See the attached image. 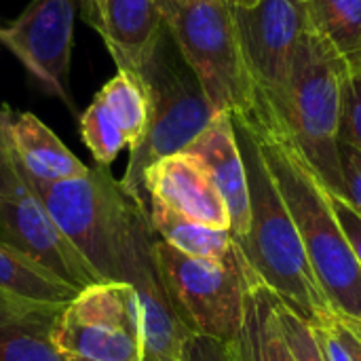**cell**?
Returning <instances> with one entry per match:
<instances>
[{"label": "cell", "mask_w": 361, "mask_h": 361, "mask_svg": "<svg viewBox=\"0 0 361 361\" xmlns=\"http://www.w3.org/2000/svg\"><path fill=\"white\" fill-rule=\"evenodd\" d=\"M341 142L361 152V72H349L345 80Z\"/></svg>", "instance_id": "obj_25"}, {"label": "cell", "mask_w": 361, "mask_h": 361, "mask_svg": "<svg viewBox=\"0 0 361 361\" xmlns=\"http://www.w3.org/2000/svg\"><path fill=\"white\" fill-rule=\"evenodd\" d=\"M336 315H338V313H336ZM338 317H341V322L345 324V328H347V330H349V332H351V334H353V336H355V338L361 343V319L345 317V315H338Z\"/></svg>", "instance_id": "obj_31"}, {"label": "cell", "mask_w": 361, "mask_h": 361, "mask_svg": "<svg viewBox=\"0 0 361 361\" xmlns=\"http://www.w3.org/2000/svg\"><path fill=\"white\" fill-rule=\"evenodd\" d=\"M6 133L19 169L38 182H59L89 171V167L32 112L6 106Z\"/></svg>", "instance_id": "obj_17"}, {"label": "cell", "mask_w": 361, "mask_h": 361, "mask_svg": "<svg viewBox=\"0 0 361 361\" xmlns=\"http://www.w3.org/2000/svg\"><path fill=\"white\" fill-rule=\"evenodd\" d=\"M118 70L137 72L163 27L157 0H78Z\"/></svg>", "instance_id": "obj_15"}, {"label": "cell", "mask_w": 361, "mask_h": 361, "mask_svg": "<svg viewBox=\"0 0 361 361\" xmlns=\"http://www.w3.org/2000/svg\"><path fill=\"white\" fill-rule=\"evenodd\" d=\"M328 201H330V207H332V212H334V216H336V220H338V224H341V228H343V233H345V237L353 250V256H355L361 269V216L345 197H341L336 192L328 190Z\"/></svg>", "instance_id": "obj_26"}, {"label": "cell", "mask_w": 361, "mask_h": 361, "mask_svg": "<svg viewBox=\"0 0 361 361\" xmlns=\"http://www.w3.org/2000/svg\"><path fill=\"white\" fill-rule=\"evenodd\" d=\"M97 97L118 123L129 148H133L144 137L148 125V102L137 76L127 70H116V74L99 89Z\"/></svg>", "instance_id": "obj_22"}, {"label": "cell", "mask_w": 361, "mask_h": 361, "mask_svg": "<svg viewBox=\"0 0 361 361\" xmlns=\"http://www.w3.org/2000/svg\"><path fill=\"white\" fill-rule=\"evenodd\" d=\"M133 74L146 93L148 125L144 137L129 148V163L118 182L137 205L146 207V169L165 157L184 152L220 112L209 104L165 23Z\"/></svg>", "instance_id": "obj_3"}, {"label": "cell", "mask_w": 361, "mask_h": 361, "mask_svg": "<svg viewBox=\"0 0 361 361\" xmlns=\"http://www.w3.org/2000/svg\"><path fill=\"white\" fill-rule=\"evenodd\" d=\"M231 6H252V4H256V2H260V0H226Z\"/></svg>", "instance_id": "obj_32"}, {"label": "cell", "mask_w": 361, "mask_h": 361, "mask_svg": "<svg viewBox=\"0 0 361 361\" xmlns=\"http://www.w3.org/2000/svg\"><path fill=\"white\" fill-rule=\"evenodd\" d=\"M182 57L199 78L216 112H245L256 97L233 6L226 0H163L159 2Z\"/></svg>", "instance_id": "obj_6"}, {"label": "cell", "mask_w": 361, "mask_h": 361, "mask_svg": "<svg viewBox=\"0 0 361 361\" xmlns=\"http://www.w3.org/2000/svg\"><path fill=\"white\" fill-rule=\"evenodd\" d=\"M82 144L89 148L97 165L108 167L118 157L123 148H129L118 123L106 108V104L95 95L89 108L78 116Z\"/></svg>", "instance_id": "obj_23"}, {"label": "cell", "mask_w": 361, "mask_h": 361, "mask_svg": "<svg viewBox=\"0 0 361 361\" xmlns=\"http://www.w3.org/2000/svg\"><path fill=\"white\" fill-rule=\"evenodd\" d=\"M341 171L345 182V199L355 207L361 216V152L341 142Z\"/></svg>", "instance_id": "obj_27"}, {"label": "cell", "mask_w": 361, "mask_h": 361, "mask_svg": "<svg viewBox=\"0 0 361 361\" xmlns=\"http://www.w3.org/2000/svg\"><path fill=\"white\" fill-rule=\"evenodd\" d=\"M231 116L241 121L256 140L330 307L338 315L361 319V269L330 207L328 188L264 97L256 93L245 112Z\"/></svg>", "instance_id": "obj_1"}, {"label": "cell", "mask_w": 361, "mask_h": 361, "mask_svg": "<svg viewBox=\"0 0 361 361\" xmlns=\"http://www.w3.org/2000/svg\"><path fill=\"white\" fill-rule=\"evenodd\" d=\"M0 243L30 256L78 292L102 283L32 192L17 161L0 178Z\"/></svg>", "instance_id": "obj_9"}, {"label": "cell", "mask_w": 361, "mask_h": 361, "mask_svg": "<svg viewBox=\"0 0 361 361\" xmlns=\"http://www.w3.org/2000/svg\"><path fill=\"white\" fill-rule=\"evenodd\" d=\"M186 361H239V357L233 343L192 334L186 351Z\"/></svg>", "instance_id": "obj_28"}, {"label": "cell", "mask_w": 361, "mask_h": 361, "mask_svg": "<svg viewBox=\"0 0 361 361\" xmlns=\"http://www.w3.org/2000/svg\"><path fill=\"white\" fill-rule=\"evenodd\" d=\"M157 2H163V0H157Z\"/></svg>", "instance_id": "obj_34"}, {"label": "cell", "mask_w": 361, "mask_h": 361, "mask_svg": "<svg viewBox=\"0 0 361 361\" xmlns=\"http://www.w3.org/2000/svg\"><path fill=\"white\" fill-rule=\"evenodd\" d=\"M277 317L279 326L283 330V336L288 341V347L296 361H326L319 345L311 332V324H307L302 317H298L294 311H290L286 305L279 302L277 298Z\"/></svg>", "instance_id": "obj_24"}, {"label": "cell", "mask_w": 361, "mask_h": 361, "mask_svg": "<svg viewBox=\"0 0 361 361\" xmlns=\"http://www.w3.org/2000/svg\"><path fill=\"white\" fill-rule=\"evenodd\" d=\"M154 231L146 209H140L121 254L118 281L133 286L144 322V361H186L192 332L178 315L154 260Z\"/></svg>", "instance_id": "obj_11"}, {"label": "cell", "mask_w": 361, "mask_h": 361, "mask_svg": "<svg viewBox=\"0 0 361 361\" xmlns=\"http://www.w3.org/2000/svg\"><path fill=\"white\" fill-rule=\"evenodd\" d=\"M245 264V262H243ZM247 292L243 324L233 341L239 361H296L277 317V296L258 281L245 264Z\"/></svg>", "instance_id": "obj_18"}, {"label": "cell", "mask_w": 361, "mask_h": 361, "mask_svg": "<svg viewBox=\"0 0 361 361\" xmlns=\"http://www.w3.org/2000/svg\"><path fill=\"white\" fill-rule=\"evenodd\" d=\"M184 152L192 154L216 184L231 216L233 237H245L252 218L250 184L231 114L220 112Z\"/></svg>", "instance_id": "obj_14"}, {"label": "cell", "mask_w": 361, "mask_h": 361, "mask_svg": "<svg viewBox=\"0 0 361 361\" xmlns=\"http://www.w3.org/2000/svg\"><path fill=\"white\" fill-rule=\"evenodd\" d=\"M66 361H76V360H66Z\"/></svg>", "instance_id": "obj_33"}, {"label": "cell", "mask_w": 361, "mask_h": 361, "mask_svg": "<svg viewBox=\"0 0 361 361\" xmlns=\"http://www.w3.org/2000/svg\"><path fill=\"white\" fill-rule=\"evenodd\" d=\"M148 218L154 235L186 256L228 260L237 252V243L231 231L212 228L207 224L195 222L157 201H148Z\"/></svg>", "instance_id": "obj_19"}, {"label": "cell", "mask_w": 361, "mask_h": 361, "mask_svg": "<svg viewBox=\"0 0 361 361\" xmlns=\"http://www.w3.org/2000/svg\"><path fill=\"white\" fill-rule=\"evenodd\" d=\"M334 319H336V326H338V332H341V336H343V341H345V345L349 347V351H351V355H353V361H361V343L345 328V324L341 322V317L336 315V311H334Z\"/></svg>", "instance_id": "obj_30"}, {"label": "cell", "mask_w": 361, "mask_h": 361, "mask_svg": "<svg viewBox=\"0 0 361 361\" xmlns=\"http://www.w3.org/2000/svg\"><path fill=\"white\" fill-rule=\"evenodd\" d=\"M231 121L247 171L252 207L245 237L235 239L239 254L252 275L262 281L281 305L313 326L334 309L317 283L300 233L264 165L256 140L241 121L233 116Z\"/></svg>", "instance_id": "obj_2"}, {"label": "cell", "mask_w": 361, "mask_h": 361, "mask_svg": "<svg viewBox=\"0 0 361 361\" xmlns=\"http://www.w3.org/2000/svg\"><path fill=\"white\" fill-rule=\"evenodd\" d=\"M63 307L0 292V361H66L53 345Z\"/></svg>", "instance_id": "obj_16"}, {"label": "cell", "mask_w": 361, "mask_h": 361, "mask_svg": "<svg viewBox=\"0 0 361 361\" xmlns=\"http://www.w3.org/2000/svg\"><path fill=\"white\" fill-rule=\"evenodd\" d=\"M233 17L256 93L277 106L294 49L311 27L307 4L305 0H260L252 6H233Z\"/></svg>", "instance_id": "obj_10"}, {"label": "cell", "mask_w": 361, "mask_h": 361, "mask_svg": "<svg viewBox=\"0 0 361 361\" xmlns=\"http://www.w3.org/2000/svg\"><path fill=\"white\" fill-rule=\"evenodd\" d=\"M15 165V154L6 133V106H0V178L6 176Z\"/></svg>", "instance_id": "obj_29"}, {"label": "cell", "mask_w": 361, "mask_h": 361, "mask_svg": "<svg viewBox=\"0 0 361 361\" xmlns=\"http://www.w3.org/2000/svg\"><path fill=\"white\" fill-rule=\"evenodd\" d=\"M78 0H32L6 27H0L4 44L25 70L70 110L74 102L68 87L74 11Z\"/></svg>", "instance_id": "obj_12"}, {"label": "cell", "mask_w": 361, "mask_h": 361, "mask_svg": "<svg viewBox=\"0 0 361 361\" xmlns=\"http://www.w3.org/2000/svg\"><path fill=\"white\" fill-rule=\"evenodd\" d=\"M53 345L63 360L144 361V322L133 286L102 281L80 290L63 307Z\"/></svg>", "instance_id": "obj_8"}, {"label": "cell", "mask_w": 361, "mask_h": 361, "mask_svg": "<svg viewBox=\"0 0 361 361\" xmlns=\"http://www.w3.org/2000/svg\"><path fill=\"white\" fill-rule=\"evenodd\" d=\"M0 292L44 305H68L78 294L76 288L6 243H0Z\"/></svg>", "instance_id": "obj_20"}, {"label": "cell", "mask_w": 361, "mask_h": 361, "mask_svg": "<svg viewBox=\"0 0 361 361\" xmlns=\"http://www.w3.org/2000/svg\"><path fill=\"white\" fill-rule=\"evenodd\" d=\"M315 30L345 61L349 72H361V0H305Z\"/></svg>", "instance_id": "obj_21"}, {"label": "cell", "mask_w": 361, "mask_h": 361, "mask_svg": "<svg viewBox=\"0 0 361 361\" xmlns=\"http://www.w3.org/2000/svg\"><path fill=\"white\" fill-rule=\"evenodd\" d=\"M144 195L146 207L148 201H157L184 218L231 231V216L216 184L188 152H178L150 165L144 173Z\"/></svg>", "instance_id": "obj_13"}, {"label": "cell", "mask_w": 361, "mask_h": 361, "mask_svg": "<svg viewBox=\"0 0 361 361\" xmlns=\"http://www.w3.org/2000/svg\"><path fill=\"white\" fill-rule=\"evenodd\" d=\"M23 178L57 228L85 256L97 279L118 281L121 254L131 224L137 212L146 207L137 205L110 169L102 165L59 182H38L25 173Z\"/></svg>", "instance_id": "obj_5"}, {"label": "cell", "mask_w": 361, "mask_h": 361, "mask_svg": "<svg viewBox=\"0 0 361 361\" xmlns=\"http://www.w3.org/2000/svg\"><path fill=\"white\" fill-rule=\"evenodd\" d=\"M347 76L349 68L338 53L309 27L294 49L283 97L273 106L319 182L341 197L345 182L338 146Z\"/></svg>", "instance_id": "obj_4"}, {"label": "cell", "mask_w": 361, "mask_h": 361, "mask_svg": "<svg viewBox=\"0 0 361 361\" xmlns=\"http://www.w3.org/2000/svg\"><path fill=\"white\" fill-rule=\"evenodd\" d=\"M163 286L192 334L233 343L243 324L247 273L239 247L228 260L186 256L159 237L152 245Z\"/></svg>", "instance_id": "obj_7"}]
</instances>
